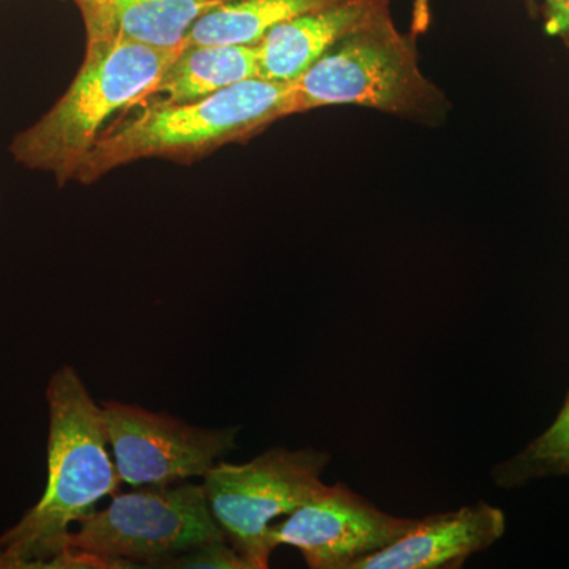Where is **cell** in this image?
I'll use <instances>...</instances> for the list:
<instances>
[{
  "instance_id": "cell-4",
  "label": "cell",
  "mask_w": 569,
  "mask_h": 569,
  "mask_svg": "<svg viewBox=\"0 0 569 569\" xmlns=\"http://www.w3.org/2000/svg\"><path fill=\"white\" fill-rule=\"evenodd\" d=\"M353 104L422 123L447 118L445 93L422 73L413 41L391 13L335 44L293 82L291 114Z\"/></svg>"
},
{
  "instance_id": "cell-13",
  "label": "cell",
  "mask_w": 569,
  "mask_h": 569,
  "mask_svg": "<svg viewBox=\"0 0 569 569\" xmlns=\"http://www.w3.org/2000/svg\"><path fill=\"white\" fill-rule=\"evenodd\" d=\"M339 2L342 0H233L201 18L182 44H258L282 22Z\"/></svg>"
},
{
  "instance_id": "cell-7",
  "label": "cell",
  "mask_w": 569,
  "mask_h": 569,
  "mask_svg": "<svg viewBox=\"0 0 569 569\" xmlns=\"http://www.w3.org/2000/svg\"><path fill=\"white\" fill-rule=\"evenodd\" d=\"M104 433L119 478L132 488L168 486L203 478L236 449L241 427L201 429L134 403H100Z\"/></svg>"
},
{
  "instance_id": "cell-6",
  "label": "cell",
  "mask_w": 569,
  "mask_h": 569,
  "mask_svg": "<svg viewBox=\"0 0 569 569\" xmlns=\"http://www.w3.org/2000/svg\"><path fill=\"white\" fill-rule=\"evenodd\" d=\"M331 455L316 448H271L244 463L219 460L203 477L209 509L250 569L269 568V530L323 488Z\"/></svg>"
},
{
  "instance_id": "cell-14",
  "label": "cell",
  "mask_w": 569,
  "mask_h": 569,
  "mask_svg": "<svg viewBox=\"0 0 569 569\" xmlns=\"http://www.w3.org/2000/svg\"><path fill=\"white\" fill-rule=\"evenodd\" d=\"M546 477H569V395L556 421L541 436L492 470L493 482L503 489Z\"/></svg>"
},
{
  "instance_id": "cell-5",
  "label": "cell",
  "mask_w": 569,
  "mask_h": 569,
  "mask_svg": "<svg viewBox=\"0 0 569 569\" xmlns=\"http://www.w3.org/2000/svg\"><path fill=\"white\" fill-rule=\"evenodd\" d=\"M203 485L176 482L116 493L110 505L92 511L71 531V550L92 553L114 569L167 568L176 557L220 541Z\"/></svg>"
},
{
  "instance_id": "cell-17",
  "label": "cell",
  "mask_w": 569,
  "mask_h": 569,
  "mask_svg": "<svg viewBox=\"0 0 569 569\" xmlns=\"http://www.w3.org/2000/svg\"><path fill=\"white\" fill-rule=\"evenodd\" d=\"M74 2H78V0H74Z\"/></svg>"
},
{
  "instance_id": "cell-3",
  "label": "cell",
  "mask_w": 569,
  "mask_h": 569,
  "mask_svg": "<svg viewBox=\"0 0 569 569\" xmlns=\"http://www.w3.org/2000/svg\"><path fill=\"white\" fill-rule=\"evenodd\" d=\"M291 100L293 84L253 78L194 102L138 104L100 138L74 181L88 186L146 159L193 162L290 118Z\"/></svg>"
},
{
  "instance_id": "cell-12",
  "label": "cell",
  "mask_w": 569,
  "mask_h": 569,
  "mask_svg": "<svg viewBox=\"0 0 569 569\" xmlns=\"http://www.w3.org/2000/svg\"><path fill=\"white\" fill-rule=\"evenodd\" d=\"M253 78H260L258 44L183 47L142 103L194 102Z\"/></svg>"
},
{
  "instance_id": "cell-11",
  "label": "cell",
  "mask_w": 569,
  "mask_h": 569,
  "mask_svg": "<svg viewBox=\"0 0 569 569\" xmlns=\"http://www.w3.org/2000/svg\"><path fill=\"white\" fill-rule=\"evenodd\" d=\"M233 0H78L86 37L122 39L173 48L201 18Z\"/></svg>"
},
{
  "instance_id": "cell-1",
  "label": "cell",
  "mask_w": 569,
  "mask_h": 569,
  "mask_svg": "<svg viewBox=\"0 0 569 569\" xmlns=\"http://www.w3.org/2000/svg\"><path fill=\"white\" fill-rule=\"evenodd\" d=\"M48 481L43 496L0 535V569H112L110 561L71 550L70 527L96 505L119 492L102 410L71 366H62L47 388Z\"/></svg>"
},
{
  "instance_id": "cell-8",
  "label": "cell",
  "mask_w": 569,
  "mask_h": 569,
  "mask_svg": "<svg viewBox=\"0 0 569 569\" xmlns=\"http://www.w3.org/2000/svg\"><path fill=\"white\" fill-rule=\"evenodd\" d=\"M415 519L377 508L346 485H325L269 530L272 548L291 546L312 569H353L402 537Z\"/></svg>"
},
{
  "instance_id": "cell-10",
  "label": "cell",
  "mask_w": 569,
  "mask_h": 569,
  "mask_svg": "<svg viewBox=\"0 0 569 569\" xmlns=\"http://www.w3.org/2000/svg\"><path fill=\"white\" fill-rule=\"evenodd\" d=\"M389 14V0H342L282 22L258 43L260 78L293 84L340 40Z\"/></svg>"
},
{
  "instance_id": "cell-15",
  "label": "cell",
  "mask_w": 569,
  "mask_h": 569,
  "mask_svg": "<svg viewBox=\"0 0 569 569\" xmlns=\"http://www.w3.org/2000/svg\"><path fill=\"white\" fill-rule=\"evenodd\" d=\"M167 568L250 569L241 553L227 539L208 542L182 553L171 560Z\"/></svg>"
},
{
  "instance_id": "cell-2",
  "label": "cell",
  "mask_w": 569,
  "mask_h": 569,
  "mask_svg": "<svg viewBox=\"0 0 569 569\" xmlns=\"http://www.w3.org/2000/svg\"><path fill=\"white\" fill-rule=\"evenodd\" d=\"M182 48L149 47L116 36L86 40L80 71L58 103L13 141L14 159L61 183L74 181L100 138L148 99Z\"/></svg>"
},
{
  "instance_id": "cell-16",
  "label": "cell",
  "mask_w": 569,
  "mask_h": 569,
  "mask_svg": "<svg viewBox=\"0 0 569 569\" xmlns=\"http://www.w3.org/2000/svg\"><path fill=\"white\" fill-rule=\"evenodd\" d=\"M546 32L559 37L569 48V0H545Z\"/></svg>"
},
{
  "instance_id": "cell-9",
  "label": "cell",
  "mask_w": 569,
  "mask_h": 569,
  "mask_svg": "<svg viewBox=\"0 0 569 569\" xmlns=\"http://www.w3.org/2000/svg\"><path fill=\"white\" fill-rule=\"evenodd\" d=\"M507 518L500 508L477 501L452 511L415 519L399 539L353 569H458L503 537Z\"/></svg>"
}]
</instances>
